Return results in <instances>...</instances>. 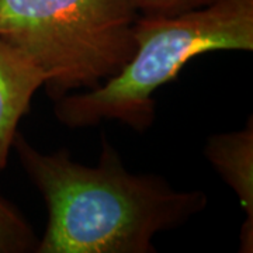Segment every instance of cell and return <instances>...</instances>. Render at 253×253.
<instances>
[{
    "instance_id": "cell-4",
    "label": "cell",
    "mask_w": 253,
    "mask_h": 253,
    "mask_svg": "<svg viewBox=\"0 0 253 253\" xmlns=\"http://www.w3.org/2000/svg\"><path fill=\"white\" fill-rule=\"evenodd\" d=\"M45 82L40 66L13 41L0 36V170L7 165L20 120Z\"/></svg>"
},
{
    "instance_id": "cell-6",
    "label": "cell",
    "mask_w": 253,
    "mask_h": 253,
    "mask_svg": "<svg viewBox=\"0 0 253 253\" xmlns=\"http://www.w3.org/2000/svg\"><path fill=\"white\" fill-rule=\"evenodd\" d=\"M38 241L21 212L0 197V253H36Z\"/></svg>"
},
{
    "instance_id": "cell-3",
    "label": "cell",
    "mask_w": 253,
    "mask_h": 253,
    "mask_svg": "<svg viewBox=\"0 0 253 253\" xmlns=\"http://www.w3.org/2000/svg\"><path fill=\"white\" fill-rule=\"evenodd\" d=\"M138 17L131 0H0V36L40 66L56 100L121 71L135 51Z\"/></svg>"
},
{
    "instance_id": "cell-1",
    "label": "cell",
    "mask_w": 253,
    "mask_h": 253,
    "mask_svg": "<svg viewBox=\"0 0 253 253\" xmlns=\"http://www.w3.org/2000/svg\"><path fill=\"white\" fill-rule=\"evenodd\" d=\"M13 148L48 210L36 253H155L154 238L203 212V190H177L162 176L128 172L103 138L96 166L68 149L42 154L21 134Z\"/></svg>"
},
{
    "instance_id": "cell-2",
    "label": "cell",
    "mask_w": 253,
    "mask_h": 253,
    "mask_svg": "<svg viewBox=\"0 0 253 253\" xmlns=\"http://www.w3.org/2000/svg\"><path fill=\"white\" fill-rule=\"evenodd\" d=\"M135 51L121 71L87 91L55 100L69 128L116 120L145 131L155 120L154 93L174 81L193 58L212 51H252L253 0H217L174 16L136 18Z\"/></svg>"
},
{
    "instance_id": "cell-5",
    "label": "cell",
    "mask_w": 253,
    "mask_h": 253,
    "mask_svg": "<svg viewBox=\"0 0 253 253\" xmlns=\"http://www.w3.org/2000/svg\"><path fill=\"white\" fill-rule=\"evenodd\" d=\"M212 168L234 190L244 208L245 219L241 231V252L253 251V120L234 132L214 134L204 148Z\"/></svg>"
},
{
    "instance_id": "cell-7",
    "label": "cell",
    "mask_w": 253,
    "mask_h": 253,
    "mask_svg": "<svg viewBox=\"0 0 253 253\" xmlns=\"http://www.w3.org/2000/svg\"><path fill=\"white\" fill-rule=\"evenodd\" d=\"M139 16H174L201 9L217 0H131Z\"/></svg>"
}]
</instances>
